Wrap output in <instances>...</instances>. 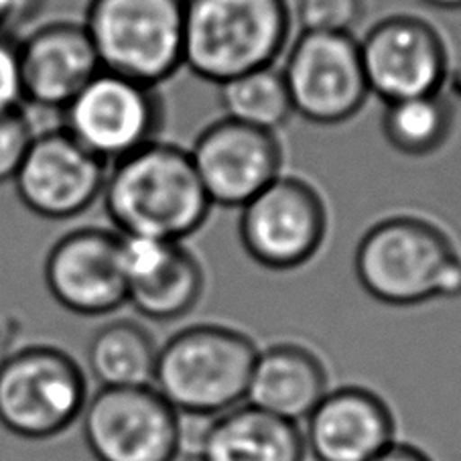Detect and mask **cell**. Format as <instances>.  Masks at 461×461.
I'll use <instances>...</instances> for the list:
<instances>
[{
  "instance_id": "cell-27",
  "label": "cell",
  "mask_w": 461,
  "mask_h": 461,
  "mask_svg": "<svg viewBox=\"0 0 461 461\" xmlns=\"http://www.w3.org/2000/svg\"><path fill=\"white\" fill-rule=\"evenodd\" d=\"M370 461H433L423 449L411 443H399L394 441L391 447H386L383 453H378L375 459Z\"/></svg>"
},
{
  "instance_id": "cell-21",
  "label": "cell",
  "mask_w": 461,
  "mask_h": 461,
  "mask_svg": "<svg viewBox=\"0 0 461 461\" xmlns=\"http://www.w3.org/2000/svg\"><path fill=\"white\" fill-rule=\"evenodd\" d=\"M383 134L404 157H429L445 147L456 126V102L441 92L384 104Z\"/></svg>"
},
{
  "instance_id": "cell-12",
  "label": "cell",
  "mask_w": 461,
  "mask_h": 461,
  "mask_svg": "<svg viewBox=\"0 0 461 461\" xmlns=\"http://www.w3.org/2000/svg\"><path fill=\"white\" fill-rule=\"evenodd\" d=\"M187 150L213 208L240 210L285 171L279 134L224 116L205 126Z\"/></svg>"
},
{
  "instance_id": "cell-29",
  "label": "cell",
  "mask_w": 461,
  "mask_h": 461,
  "mask_svg": "<svg viewBox=\"0 0 461 461\" xmlns=\"http://www.w3.org/2000/svg\"><path fill=\"white\" fill-rule=\"evenodd\" d=\"M21 3L33 6V9H39V3H41V0H21Z\"/></svg>"
},
{
  "instance_id": "cell-6",
  "label": "cell",
  "mask_w": 461,
  "mask_h": 461,
  "mask_svg": "<svg viewBox=\"0 0 461 461\" xmlns=\"http://www.w3.org/2000/svg\"><path fill=\"white\" fill-rule=\"evenodd\" d=\"M84 370L55 346H27L0 360V425L29 441L58 437L82 417Z\"/></svg>"
},
{
  "instance_id": "cell-23",
  "label": "cell",
  "mask_w": 461,
  "mask_h": 461,
  "mask_svg": "<svg viewBox=\"0 0 461 461\" xmlns=\"http://www.w3.org/2000/svg\"><path fill=\"white\" fill-rule=\"evenodd\" d=\"M291 9L301 31L354 35L366 14V0H297Z\"/></svg>"
},
{
  "instance_id": "cell-17",
  "label": "cell",
  "mask_w": 461,
  "mask_h": 461,
  "mask_svg": "<svg viewBox=\"0 0 461 461\" xmlns=\"http://www.w3.org/2000/svg\"><path fill=\"white\" fill-rule=\"evenodd\" d=\"M200 461H305V439L297 423L238 404L208 417L194 437Z\"/></svg>"
},
{
  "instance_id": "cell-7",
  "label": "cell",
  "mask_w": 461,
  "mask_h": 461,
  "mask_svg": "<svg viewBox=\"0 0 461 461\" xmlns=\"http://www.w3.org/2000/svg\"><path fill=\"white\" fill-rule=\"evenodd\" d=\"M330 232L325 197L312 181L281 173L240 208L244 252L268 270H295L321 252Z\"/></svg>"
},
{
  "instance_id": "cell-24",
  "label": "cell",
  "mask_w": 461,
  "mask_h": 461,
  "mask_svg": "<svg viewBox=\"0 0 461 461\" xmlns=\"http://www.w3.org/2000/svg\"><path fill=\"white\" fill-rule=\"evenodd\" d=\"M35 134L25 106L0 113V183L13 181Z\"/></svg>"
},
{
  "instance_id": "cell-19",
  "label": "cell",
  "mask_w": 461,
  "mask_h": 461,
  "mask_svg": "<svg viewBox=\"0 0 461 461\" xmlns=\"http://www.w3.org/2000/svg\"><path fill=\"white\" fill-rule=\"evenodd\" d=\"M158 346L150 331L132 320L108 321L87 341L86 357L100 388L153 386Z\"/></svg>"
},
{
  "instance_id": "cell-4",
  "label": "cell",
  "mask_w": 461,
  "mask_h": 461,
  "mask_svg": "<svg viewBox=\"0 0 461 461\" xmlns=\"http://www.w3.org/2000/svg\"><path fill=\"white\" fill-rule=\"evenodd\" d=\"M257 356L244 331L197 323L158 348L153 388L181 417H216L246 399Z\"/></svg>"
},
{
  "instance_id": "cell-1",
  "label": "cell",
  "mask_w": 461,
  "mask_h": 461,
  "mask_svg": "<svg viewBox=\"0 0 461 461\" xmlns=\"http://www.w3.org/2000/svg\"><path fill=\"white\" fill-rule=\"evenodd\" d=\"M100 200L118 234L171 242L194 236L213 210L189 150L158 139L108 167Z\"/></svg>"
},
{
  "instance_id": "cell-20",
  "label": "cell",
  "mask_w": 461,
  "mask_h": 461,
  "mask_svg": "<svg viewBox=\"0 0 461 461\" xmlns=\"http://www.w3.org/2000/svg\"><path fill=\"white\" fill-rule=\"evenodd\" d=\"M205 291L202 262L183 242L153 275L129 287V305L150 321H175L189 315Z\"/></svg>"
},
{
  "instance_id": "cell-2",
  "label": "cell",
  "mask_w": 461,
  "mask_h": 461,
  "mask_svg": "<svg viewBox=\"0 0 461 461\" xmlns=\"http://www.w3.org/2000/svg\"><path fill=\"white\" fill-rule=\"evenodd\" d=\"M360 287L383 305L417 307L461 297V254L431 218L391 213L362 234L354 252Z\"/></svg>"
},
{
  "instance_id": "cell-3",
  "label": "cell",
  "mask_w": 461,
  "mask_h": 461,
  "mask_svg": "<svg viewBox=\"0 0 461 461\" xmlns=\"http://www.w3.org/2000/svg\"><path fill=\"white\" fill-rule=\"evenodd\" d=\"M291 31L289 0H183V66L220 86L275 66Z\"/></svg>"
},
{
  "instance_id": "cell-5",
  "label": "cell",
  "mask_w": 461,
  "mask_h": 461,
  "mask_svg": "<svg viewBox=\"0 0 461 461\" xmlns=\"http://www.w3.org/2000/svg\"><path fill=\"white\" fill-rule=\"evenodd\" d=\"M84 27L102 69L157 87L183 68V0H90Z\"/></svg>"
},
{
  "instance_id": "cell-25",
  "label": "cell",
  "mask_w": 461,
  "mask_h": 461,
  "mask_svg": "<svg viewBox=\"0 0 461 461\" xmlns=\"http://www.w3.org/2000/svg\"><path fill=\"white\" fill-rule=\"evenodd\" d=\"M25 106L23 100L19 39L0 31V113Z\"/></svg>"
},
{
  "instance_id": "cell-8",
  "label": "cell",
  "mask_w": 461,
  "mask_h": 461,
  "mask_svg": "<svg viewBox=\"0 0 461 461\" xmlns=\"http://www.w3.org/2000/svg\"><path fill=\"white\" fill-rule=\"evenodd\" d=\"M161 121L155 86L106 69L61 110V129L108 167L153 142Z\"/></svg>"
},
{
  "instance_id": "cell-16",
  "label": "cell",
  "mask_w": 461,
  "mask_h": 461,
  "mask_svg": "<svg viewBox=\"0 0 461 461\" xmlns=\"http://www.w3.org/2000/svg\"><path fill=\"white\" fill-rule=\"evenodd\" d=\"M25 106L58 110L102 69L84 23L53 21L19 41Z\"/></svg>"
},
{
  "instance_id": "cell-26",
  "label": "cell",
  "mask_w": 461,
  "mask_h": 461,
  "mask_svg": "<svg viewBox=\"0 0 461 461\" xmlns=\"http://www.w3.org/2000/svg\"><path fill=\"white\" fill-rule=\"evenodd\" d=\"M37 9L29 6L21 0H0V31H9L11 27H17L25 23Z\"/></svg>"
},
{
  "instance_id": "cell-13",
  "label": "cell",
  "mask_w": 461,
  "mask_h": 461,
  "mask_svg": "<svg viewBox=\"0 0 461 461\" xmlns=\"http://www.w3.org/2000/svg\"><path fill=\"white\" fill-rule=\"evenodd\" d=\"M108 165L61 129L37 132L13 177L21 203L45 220H71L102 197Z\"/></svg>"
},
{
  "instance_id": "cell-10",
  "label": "cell",
  "mask_w": 461,
  "mask_h": 461,
  "mask_svg": "<svg viewBox=\"0 0 461 461\" xmlns=\"http://www.w3.org/2000/svg\"><path fill=\"white\" fill-rule=\"evenodd\" d=\"M79 419L96 461H177L183 451V417L153 386L100 388Z\"/></svg>"
},
{
  "instance_id": "cell-14",
  "label": "cell",
  "mask_w": 461,
  "mask_h": 461,
  "mask_svg": "<svg viewBox=\"0 0 461 461\" xmlns=\"http://www.w3.org/2000/svg\"><path fill=\"white\" fill-rule=\"evenodd\" d=\"M43 279L51 297L76 315L102 317L129 303L116 230L87 226L63 234L47 252Z\"/></svg>"
},
{
  "instance_id": "cell-11",
  "label": "cell",
  "mask_w": 461,
  "mask_h": 461,
  "mask_svg": "<svg viewBox=\"0 0 461 461\" xmlns=\"http://www.w3.org/2000/svg\"><path fill=\"white\" fill-rule=\"evenodd\" d=\"M360 41L370 96L388 102L441 92L449 77V51L439 29L417 14H391Z\"/></svg>"
},
{
  "instance_id": "cell-15",
  "label": "cell",
  "mask_w": 461,
  "mask_h": 461,
  "mask_svg": "<svg viewBox=\"0 0 461 461\" xmlns=\"http://www.w3.org/2000/svg\"><path fill=\"white\" fill-rule=\"evenodd\" d=\"M303 439L315 461H370L396 441V420L375 391L341 386L305 419Z\"/></svg>"
},
{
  "instance_id": "cell-9",
  "label": "cell",
  "mask_w": 461,
  "mask_h": 461,
  "mask_svg": "<svg viewBox=\"0 0 461 461\" xmlns=\"http://www.w3.org/2000/svg\"><path fill=\"white\" fill-rule=\"evenodd\" d=\"M281 71L293 113L312 124L352 121L370 98L360 41L354 35L301 31Z\"/></svg>"
},
{
  "instance_id": "cell-18",
  "label": "cell",
  "mask_w": 461,
  "mask_h": 461,
  "mask_svg": "<svg viewBox=\"0 0 461 461\" xmlns=\"http://www.w3.org/2000/svg\"><path fill=\"white\" fill-rule=\"evenodd\" d=\"M328 391V370L321 357L307 346L283 341L258 349L246 401L299 425Z\"/></svg>"
},
{
  "instance_id": "cell-28",
  "label": "cell",
  "mask_w": 461,
  "mask_h": 461,
  "mask_svg": "<svg viewBox=\"0 0 461 461\" xmlns=\"http://www.w3.org/2000/svg\"><path fill=\"white\" fill-rule=\"evenodd\" d=\"M423 3L439 11H461V0H423Z\"/></svg>"
},
{
  "instance_id": "cell-22",
  "label": "cell",
  "mask_w": 461,
  "mask_h": 461,
  "mask_svg": "<svg viewBox=\"0 0 461 461\" xmlns=\"http://www.w3.org/2000/svg\"><path fill=\"white\" fill-rule=\"evenodd\" d=\"M218 98L224 118L260 131L279 132L295 116L283 71L275 66L226 79Z\"/></svg>"
}]
</instances>
